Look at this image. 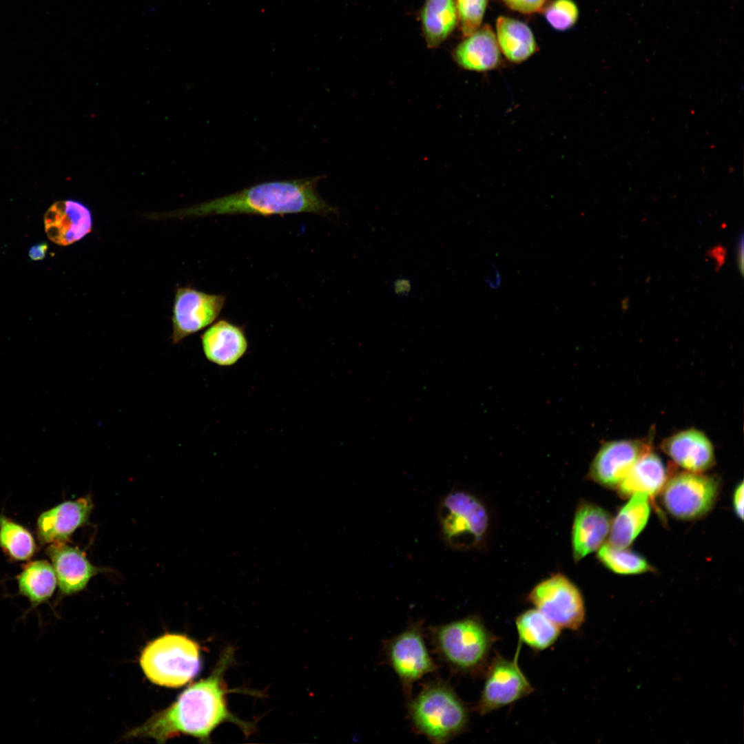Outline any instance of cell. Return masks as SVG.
<instances>
[{"mask_svg": "<svg viewBox=\"0 0 744 744\" xmlns=\"http://www.w3.org/2000/svg\"><path fill=\"white\" fill-rule=\"evenodd\" d=\"M0 547L11 559L26 561L34 555L37 546L27 528L0 514Z\"/></svg>", "mask_w": 744, "mask_h": 744, "instance_id": "cell-26", "label": "cell"}, {"mask_svg": "<svg viewBox=\"0 0 744 744\" xmlns=\"http://www.w3.org/2000/svg\"><path fill=\"white\" fill-rule=\"evenodd\" d=\"M720 482L703 473L684 471L668 478L661 490L663 507L672 517L684 521L704 517L714 506Z\"/></svg>", "mask_w": 744, "mask_h": 744, "instance_id": "cell-7", "label": "cell"}, {"mask_svg": "<svg viewBox=\"0 0 744 744\" xmlns=\"http://www.w3.org/2000/svg\"><path fill=\"white\" fill-rule=\"evenodd\" d=\"M612 519L610 513L599 506L587 501L579 502L571 533L575 562L597 550L605 542Z\"/></svg>", "mask_w": 744, "mask_h": 744, "instance_id": "cell-16", "label": "cell"}, {"mask_svg": "<svg viewBox=\"0 0 744 744\" xmlns=\"http://www.w3.org/2000/svg\"><path fill=\"white\" fill-rule=\"evenodd\" d=\"M743 482L741 481V483L736 486L732 497L734 511L736 516L741 520L743 519Z\"/></svg>", "mask_w": 744, "mask_h": 744, "instance_id": "cell-31", "label": "cell"}, {"mask_svg": "<svg viewBox=\"0 0 744 744\" xmlns=\"http://www.w3.org/2000/svg\"><path fill=\"white\" fill-rule=\"evenodd\" d=\"M44 226L51 241L61 246L69 245L91 231L92 214L85 205L79 201H57L45 212Z\"/></svg>", "mask_w": 744, "mask_h": 744, "instance_id": "cell-15", "label": "cell"}, {"mask_svg": "<svg viewBox=\"0 0 744 744\" xmlns=\"http://www.w3.org/2000/svg\"><path fill=\"white\" fill-rule=\"evenodd\" d=\"M496 36L489 25L466 37L454 49L453 58L462 68L484 72L497 68L501 62Z\"/></svg>", "mask_w": 744, "mask_h": 744, "instance_id": "cell-19", "label": "cell"}, {"mask_svg": "<svg viewBox=\"0 0 744 744\" xmlns=\"http://www.w3.org/2000/svg\"><path fill=\"white\" fill-rule=\"evenodd\" d=\"M519 642L533 650L541 651L557 640L561 628L537 609L527 610L515 619Z\"/></svg>", "mask_w": 744, "mask_h": 744, "instance_id": "cell-25", "label": "cell"}, {"mask_svg": "<svg viewBox=\"0 0 744 744\" xmlns=\"http://www.w3.org/2000/svg\"><path fill=\"white\" fill-rule=\"evenodd\" d=\"M737 265L741 274L743 273V236L741 234L737 244L736 251Z\"/></svg>", "mask_w": 744, "mask_h": 744, "instance_id": "cell-34", "label": "cell"}, {"mask_svg": "<svg viewBox=\"0 0 744 744\" xmlns=\"http://www.w3.org/2000/svg\"><path fill=\"white\" fill-rule=\"evenodd\" d=\"M404 285H402L401 280H397L395 285V289L397 293H407L410 289V285L407 280L404 281Z\"/></svg>", "mask_w": 744, "mask_h": 744, "instance_id": "cell-35", "label": "cell"}, {"mask_svg": "<svg viewBox=\"0 0 744 744\" xmlns=\"http://www.w3.org/2000/svg\"><path fill=\"white\" fill-rule=\"evenodd\" d=\"M511 10L523 14H532L539 11L546 0H502Z\"/></svg>", "mask_w": 744, "mask_h": 744, "instance_id": "cell-30", "label": "cell"}, {"mask_svg": "<svg viewBox=\"0 0 744 744\" xmlns=\"http://www.w3.org/2000/svg\"><path fill=\"white\" fill-rule=\"evenodd\" d=\"M420 17L428 47L437 48L456 27L458 17L455 0H426Z\"/></svg>", "mask_w": 744, "mask_h": 744, "instance_id": "cell-23", "label": "cell"}, {"mask_svg": "<svg viewBox=\"0 0 744 744\" xmlns=\"http://www.w3.org/2000/svg\"><path fill=\"white\" fill-rule=\"evenodd\" d=\"M225 300L222 294H209L190 287L178 288L173 308L172 342L178 343L213 324Z\"/></svg>", "mask_w": 744, "mask_h": 744, "instance_id": "cell-12", "label": "cell"}, {"mask_svg": "<svg viewBox=\"0 0 744 744\" xmlns=\"http://www.w3.org/2000/svg\"><path fill=\"white\" fill-rule=\"evenodd\" d=\"M579 17V10L572 0H554L545 10V17L555 29L565 30L572 27Z\"/></svg>", "mask_w": 744, "mask_h": 744, "instance_id": "cell-29", "label": "cell"}, {"mask_svg": "<svg viewBox=\"0 0 744 744\" xmlns=\"http://www.w3.org/2000/svg\"><path fill=\"white\" fill-rule=\"evenodd\" d=\"M495 36L500 51L514 63L526 61L537 50L531 29L510 17L501 16L497 19Z\"/></svg>", "mask_w": 744, "mask_h": 744, "instance_id": "cell-22", "label": "cell"}, {"mask_svg": "<svg viewBox=\"0 0 744 744\" xmlns=\"http://www.w3.org/2000/svg\"><path fill=\"white\" fill-rule=\"evenodd\" d=\"M437 512L441 538L448 547L467 551L484 546L489 517L484 504L476 496L453 490L440 500Z\"/></svg>", "mask_w": 744, "mask_h": 744, "instance_id": "cell-6", "label": "cell"}, {"mask_svg": "<svg viewBox=\"0 0 744 744\" xmlns=\"http://www.w3.org/2000/svg\"><path fill=\"white\" fill-rule=\"evenodd\" d=\"M430 630L437 654L453 670L477 673L487 667L496 637L479 617L469 616Z\"/></svg>", "mask_w": 744, "mask_h": 744, "instance_id": "cell-4", "label": "cell"}, {"mask_svg": "<svg viewBox=\"0 0 744 744\" xmlns=\"http://www.w3.org/2000/svg\"><path fill=\"white\" fill-rule=\"evenodd\" d=\"M90 496L65 501L43 512L37 521V535L42 544L65 542L74 531L89 523L93 509Z\"/></svg>", "mask_w": 744, "mask_h": 744, "instance_id": "cell-13", "label": "cell"}, {"mask_svg": "<svg viewBox=\"0 0 744 744\" xmlns=\"http://www.w3.org/2000/svg\"><path fill=\"white\" fill-rule=\"evenodd\" d=\"M46 552L54 570L62 595H71L83 590L92 577L104 570L94 566L84 551L66 542L49 544Z\"/></svg>", "mask_w": 744, "mask_h": 744, "instance_id": "cell-14", "label": "cell"}, {"mask_svg": "<svg viewBox=\"0 0 744 744\" xmlns=\"http://www.w3.org/2000/svg\"><path fill=\"white\" fill-rule=\"evenodd\" d=\"M527 599L561 629L577 630L585 621L582 594L563 574L552 575L539 582L530 591Z\"/></svg>", "mask_w": 744, "mask_h": 744, "instance_id": "cell-8", "label": "cell"}, {"mask_svg": "<svg viewBox=\"0 0 744 744\" xmlns=\"http://www.w3.org/2000/svg\"><path fill=\"white\" fill-rule=\"evenodd\" d=\"M519 642L513 660L495 654L487 665L485 681L476 710L487 714L530 694L534 688L520 669Z\"/></svg>", "mask_w": 744, "mask_h": 744, "instance_id": "cell-9", "label": "cell"}, {"mask_svg": "<svg viewBox=\"0 0 744 744\" xmlns=\"http://www.w3.org/2000/svg\"><path fill=\"white\" fill-rule=\"evenodd\" d=\"M485 282L491 289H497L500 287L502 284V276L497 267H494L493 276H488L485 279Z\"/></svg>", "mask_w": 744, "mask_h": 744, "instance_id": "cell-33", "label": "cell"}, {"mask_svg": "<svg viewBox=\"0 0 744 744\" xmlns=\"http://www.w3.org/2000/svg\"><path fill=\"white\" fill-rule=\"evenodd\" d=\"M231 657L226 653L209 676L190 685L171 706L130 731L126 738H151L164 743L185 734L206 742L212 731L225 721L234 722L243 730H249V725L233 716L226 704L223 675Z\"/></svg>", "mask_w": 744, "mask_h": 744, "instance_id": "cell-1", "label": "cell"}, {"mask_svg": "<svg viewBox=\"0 0 744 744\" xmlns=\"http://www.w3.org/2000/svg\"><path fill=\"white\" fill-rule=\"evenodd\" d=\"M668 478L662 459L651 450L637 460L617 487V493L622 498L641 493L653 499L661 492Z\"/></svg>", "mask_w": 744, "mask_h": 744, "instance_id": "cell-20", "label": "cell"}, {"mask_svg": "<svg viewBox=\"0 0 744 744\" xmlns=\"http://www.w3.org/2000/svg\"><path fill=\"white\" fill-rule=\"evenodd\" d=\"M457 17L464 37L481 28L488 0H456Z\"/></svg>", "mask_w": 744, "mask_h": 744, "instance_id": "cell-28", "label": "cell"}, {"mask_svg": "<svg viewBox=\"0 0 744 744\" xmlns=\"http://www.w3.org/2000/svg\"><path fill=\"white\" fill-rule=\"evenodd\" d=\"M661 448L687 471L704 473L716 463L712 442L704 433L696 428L683 430L665 438Z\"/></svg>", "mask_w": 744, "mask_h": 744, "instance_id": "cell-17", "label": "cell"}, {"mask_svg": "<svg viewBox=\"0 0 744 744\" xmlns=\"http://www.w3.org/2000/svg\"><path fill=\"white\" fill-rule=\"evenodd\" d=\"M599 561L610 571L619 575H639L654 571L642 555L628 548H619L605 541L597 550Z\"/></svg>", "mask_w": 744, "mask_h": 744, "instance_id": "cell-27", "label": "cell"}, {"mask_svg": "<svg viewBox=\"0 0 744 744\" xmlns=\"http://www.w3.org/2000/svg\"><path fill=\"white\" fill-rule=\"evenodd\" d=\"M17 583L19 593L30 603L29 611L52 597L57 580L52 564L42 559L26 564L17 577Z\"/></svg>", "mask_w": 744, "mask_h": 744, "instance_id": "cell-24", "label": "cell"}, {"mask_svg": "<svg viewBox=\"0 0 744 744\" xmlns=\"http://www.w3.org/2000/svg\"><path fill=\"white\" fill-rule=\"evenodd\" d=\"M321 177H307L258 183L240 191L183 210L180 215L206 216L251 214L263 216L312 213L338 216L316 187Z\"/></svg>", "mask_w": 744, "mask_h": 744, "instance_id": "cell-2", "label": "cell"}, {"mask_svg": "<svg viewBox=\"0 0 744 744\" xmlns=\"http://www.w3.org/2000/svg\"><path fill=\"white\" fill-rule=\"evenodd\" d=\"M652 450L650 440H620L602 443L592 459L588 478L610 489H617L637 460Z\"/></svg>", "mask_w": 744, "mask_h": 744, "instance_id": "cell-11", "label": "cell"}, {"mask_svg": "<svg viewBox=\"0 0 744 744\" xmlns=\"http://www.w3.org/2000/svg\"><path fill=\"white\" fill-rule=\"evenodd\" d=\"M408 711L414 729L436 744L446 743L462 733L469 719L463 701L442 681L425 684L409 701Z\"/></svg>", "mask_w": 744, "mask_h": 744, "instance_id": "cell-3", "label": "cell"}, {"mask_svg": "<svg viewBox=\"0 0 744 744\" xmlns=\"http://www.w3.org/2000/svg\"><path fill=\"white\" fill-rule=\"evenodd\" d=\"M200 340L207 360L220 366L234 365L248 349L244 328L226 319L212 324L200 335Z\"/></svg>", "mask_w": 744, "mask_h": 744, "instance_id": "cell-18", "label": "cell"}, {"mask_svg": "<svg viewBox=\"0 0 744 744\" xmlns=\"http://www.w3.org/2000/svg\"><path fill=\"white\" fill-rule=\"evenodd\" d=\"M140 664L152 683L169 688L180 687L199 672V645L187 636L166 634L144 648Z\"/></svg>", "mask_w": 744, "mask_h": 744, "instance_id": "cell-5", "label": "cell"}, {"mask_svg": "<svg viewBox=\"0 0 744 744\" xmlns=\"http://www.w3.org/2000/svg\"><path fill=\"white\" fill-rule=\"evenodd\" d=\"M628 502L612 519L608 535L609 544L628 548L645 527L650 515L649 497L641 493L631 495Z\"/></svg>", "mask_w": 744, "mask_h": 744, "instance_id": "cell-21", "label": "cell"}, {"mask_svg": "<svg viewBox=\"0 0 744 744\" xmlns=\"http://www.w3.org/2000/svg\"><path fill=\"white\" fill-rule=\"evenodd\" d=\"M48 249V245L45 242L38 243L32 246L29 250V257L32 260H43Z\"/></svg>", "mask_w": 744, "mask_h": 744, "instance_id": "cell-32", "label": "cell"}, {"mask_svg": "<svg viewBox=\"0 0 744 744\" xmlns=\"http://www.w3.org/2000/svg\"><path fill=\"white\" fill-rule=\"evenodd\" d=\"M386 655L409 698L413 684L437 665L426 645L421 623L410 625L385 644Z\"/></svg>", "mask_w": 744, "mask_h": 744, "instance_id": "cell-10", "label": "cell"}]
</instances>
